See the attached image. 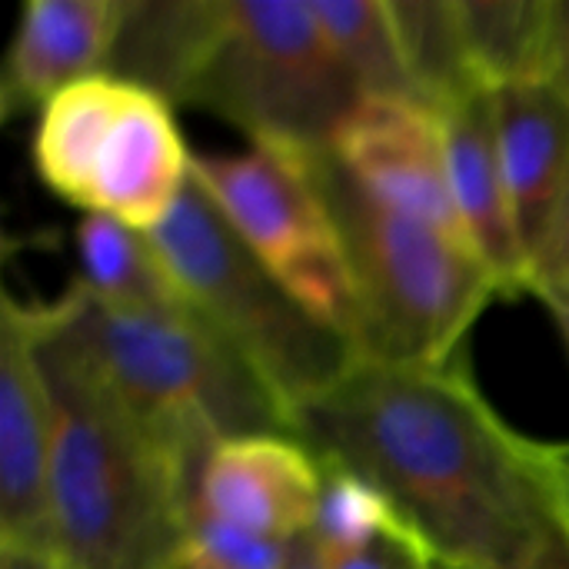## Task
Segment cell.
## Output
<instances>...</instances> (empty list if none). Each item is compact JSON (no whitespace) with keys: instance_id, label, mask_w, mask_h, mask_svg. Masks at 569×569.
I'll return each instance as SVG.
<instances>
[{"instance_id":"cell-1","label":"cell","mask_w":569,"mask_h":569,"mask_svg":"<svg viewBox=\"0 0 569 569\" xmlns=\"http://www.w3.org/2000/svg\"><path fill=\"white\" fill-rule=\"evenodd\" d=\"M293 437L380 487L433 557L467 569H569L563 447L510 430L463 360H360L293 413Z\"/></svg>"},{"instance_id":"cell-2","label":"cell","mask_w":569,"mask_h":569,"mask_svg":"<svg viewBox=\"0 0 569 569\" xmlns=\"http://www.w3.org/2000/svg\"><path fill=\"white\" fill-rule=\"evenodd\" d=\"M53 403L50 537L70 569H180L200 467L140 423L30 303Z\"/></svg>"},{"instance_id":"cell-3","label":"cell","mask_w":569,"mask_h":569,"mask_svg":"<svg viewBox=\"0 0 569 569\" xmlns=\"http://www.w3.org/2000/svg\"><path fill=\"white\" fill-rule=\"evenodd\" d=\"M40 327L190 463L240 437H293V417L257 367L190 303L113 307L80 280L37 303Z\"/></svg>"},{"instance_id":"cell-4","label":"cell","mask_w":569,"mask_h":569,"mask_svg":"<svg viewBox=\"0 0 569 569\" xmlns=\"http://www.w3.org/2000/svg\"><path fill=\"white\" fill-rule=\"evenodd\" d=\"M313 183L340 230L363 360L443 367L500 293L480 257L443 230L367 193L327 150H310Z\"/></svg>"},{"instance_id":"cell-5","label":"cell","mask_w":569,"mask_h":569,"mask_svg":"<svg viewBox=\"0 0 569 569\" xmlns=\"http://www.w3.org/2000/svg\"><path fill=\"white\" fill-rule=\"evenodd\" d=\"M150 240L183 300L257 367L290 417L363 360L270 273L193 173Z\"/></svg>"},{"instance_id":"cell-6","label":"cell","mask_w":569,"mask_h":569,"mask_svg":"<svg viewBox=\"0 0 569 569\" xmlns=\"http://www.w3.org/2000/svg\"><path fill=\"white\" fill-rule=\"evenodd\" d=\"M360 100L310 0H223L183 107L213 110L250 143L327 150Z\"/></svg>"},{"instance_id":"cell-7","label":"cell","mask_w":569,"mask_h":569,"mask_svg":"<svg viewBox=\"0 0 569 569\" xmlns=\"http://www.w3.org/2000/svg\"><path fill=\"white\" fill-rule=\"evenodd\" d=\"M33 160L67 203L147 233L190 180V150L170 103L110 73L67 87L40 110Z\"/></svg>"},{"instance_id":"cell-8","label":"cell","mask_w":569,"mask_h":569,"mask_svg":"<svg viewBox=\"0 0 569 569\" xmlns=\"http://www.w3.org/2000/svg\"><path fill=\"white\" fill-rule=\"evenodd\" d=\"M307 153L267 143H250L240 153H190V173L270 273L313 317L353 340L350 267Z\"/></svg>"},{"instance_id":"cell-9","label":"cell","mask_w":569,"mask_h":569,"mask_svg":"<svg viewBox=\"0 0 569 569\" xmlns=\"http://www.w3.org/2000/svg\"><path fill=\"white\" fill-rule=\"evenodd\" d=\"M330 153L380 203L470 247L450 193L443 123L437 110L420 100L363 97L337 130Z\"/></svg>"},{"instance_id":"cell-10","label":"cell","mask_w":569,"mask_h":569,"mask_svg":"<svg viewBox=\"0 0 569 569\" xmlns=\"http://www.w3.org/2000/svg\"><path fill=\"white\" fill-rule=\"evenodd\" d=\"M53 403L33 350L30 303L3 297L0 323V547L53 550Z\"/></svg>"},{"instance_id":"cell-11","label":"cell","mask_w":569,"mask_h":569,"mask_svg":"<svg viewBox=\"0 0 569 569\" xmlns=\"http://www.w3.org/2000/svg\"><path fill=\"white\" fill-rule=\"evenodd\" d=\"M320 463L297 437H240L213 447L193 503L263 540L290 543L313 527Z\"/></svg>"},{"instance_id":"cell-12","label":"cell","mask_w":569,"mask_h":569,"mask_svg":"<svg viewBox=\"0 0 569 569\" xmlns=\"http://www.w3.org/2000/svg\"><path fill=\"white\" fill-rule=\"evenodd\" d=\"M133 0H27L3 60L7 117L47 107L67 87L107 73Z\"/></svg>"},{"instance_id":"cell-13","label":"cell","mask_w":569,"mask_h":569,"mask_svg":"<svg viewBox=\"0 0 569 569\" xmlns=\"http://www.w3.org/2000/svg\"><path fill=\"white\" fill-rule=\"evenodd\" d=\"M447 177L463 233L500 293H533V267L520 243L510 190L497 150L493 97L480 90L440 113Z\"/></svg>"},{"instance_id":"cell-14","label":"cell","mask_w":569,"mask_h":569,"mask_svg":"<svg viewBox=\"0 0 569 569\" xmlns=\"http://www.w3.org/2000/svg\"><path fill=\"white\" fill-rule=\"evenodd\" d=\"M497 150L520 243L537 273L547 233L569 183V100L553 80L490 90Z\"/></svg>"},{"instance_id":"cell-15","label":"cell","mask_w":569,"mask_h":569,"mask_svg":"<svg viewBox=\"0 0 569 569\" xmlns=\"http://www.w3.org/2000/svg\"><path fill=\"white\" fill-rule=\"evenodd\" d=\"M223 0H133L107 73L177 107L217 30Z\"/></svg>"},{"instance_id":"cell-16","label":"cell","mask_w":569,"mask_h":569,"mask_svg":"<svg viewBox=\"0 0 569 569\" xmlns=\"http://www.w3.org/2000/svg\"><path fill=\"white\" fill-rule=\"evenodd\" d=\"M457 13L487 90L553 80L567 0H457Z\"/></svg>"},{"instance_id":"cell-17","label":"cell","mask_w":569,"mask_h":569,"mask_svg":"<svg viewBox=\"0 0 569 569\" xmlns=\"http://www.w3.org/2000/svg\"><path fill=\"white\" fill-rule=\"evenodd\" d=\"M77 280L113 307L167 310L187 303L147 230L107 213H87L77 227Z\"/></svg>"},{"instance_id":"cell-18","label":"cell","mask_w":569,"mask_h":569,"mask_svg":"<svg viewBox=\"0 0 569 569\" xmlns=\"http://www.w3.org/2000/svg\"><path fill=\"white\" fill-rule=\"evenodd\" d=\"M417 100L443 113L487 90L470 60L457 0H387Z\"/></svg>"},{"instance_id":"cell-19","label":"cell","mask_w":569,"mask_h":569,"mask_svg":"<svg viewBox=\"0 0 569 569\" xmlns=\"http://www.w3.org/2000/svg\"><path fill=\"white\" fill-rule=\"evenodd\" d=\"M360 97L417 100L387 0H310Z\"/></svg>"},{"instance_id":"cell-20","label":"cell","mask_w":569,"mask_h":569,"mask_svg":"<svg viewBox=\"0 0 569 569\" xmlns=\"http://www.w3.org/2000/svg\"><path fill=\"white\" fill-rule=\"evenodd\" d=\"M317 463H320V497H317L310 537L317 540L327 563L353 557L383 537L417 533L393 507V500L367 477L323 457H317Z\"/></svg>"},{"instance_id":"cell-21","label":"cell","mask_w":569,"mask_h":569,"mask_svg":"<svg viewBox=\"0 0 569 569\" xmlns=\"http://www.w3.org/2000/svg\"><path fill=\"white\" fill-rule=\"evenodd\" d=\"M290 543L253 537L240 527H230V523L210 517L197 503H190L187 557H193V560H203L217 569H283Z\"/></svg>"},{"instance_id":"cell-22","label":"cell","mask_w":569,"mask_h":569,"mask_svg":"<svg viewBox=\"0 0 569 569\" xmlns=\"http://www.w3.org/2000/svg\"><path fill=\"white\" fill-rule=\"evenodd\" d=\"M427 560H430L427 543L417 533H403V537H383L353 557L327 563V569H427Z\"/></svg>"},{"instance_id":"cell-23","label":"cell","mask_w":569,"mask_h":569,"mask_svg":"<svg viewBox=\"0 0 569 569\" xmlns=\"http://www.w3.org/2000/svg\"><path fill=\"white\" fill-rule=\"evenodd\" d=\"M543 277H563L569 280V183L560 207H557V217H553V227L547 233V243H543V253L537 260V273H533V283L543 280Z\"/></svg>"},{"instance_id":"cell-24","label":"cell","mask_w":569,"mask_h":569,"mask_svg":"<svg viewBox=\"0 0 569 569\" xmlns=\"http://www.w3.org/2000/svg\"><path fill=\"white\" fill-rule=\"evenodd\" d=\"M533 293L547 303V310L553 313V320H557V327H560V333H563L569 347V280L543 277V280L533 283Z\"/></svg>"},{"instance_id":"cell-25","label":"cell","mask_w":569,"mask_h":569,"mask_svg":"<svg viewBox=\"0 0 569 569\" xmlns=\"http://www.w3.org/2000/svg\"><path fill=\"white\" fill-rule=\"evenodd\" d=\"M0 569H70L53 550L37 547H0Z\"/></svg>"},{"instance_id":"cell-26","label":"cell","mask_w":569,"mask_h":569,"mask_svg":"<svg viewBox=\"0 0 569 569\" xmlns=\"http://www.w3.org/2000/svg\"><path fill=\"white\" fill-rule=\"evenodd\" d=\"M283 569H327V560H323V553H320V547H317V540L310 533H303V537H297L290 543Z\"/></svg>"},{"instance_id":"cell-27","label":"cell","mask_w":569,"mask_h":569,"mask_svg":"<svg viewBox=\"0 0 569 569\" xmlns=\"http://www.w3.org/2000/svg\"><path fill=\"white\" fill-rule=\"evenodd\" d=\"M553 83L567 93L569 100V0H567V17H563V37H560V60H557V73Z\"/></svg>"},{"instance_id":"cell-28","label":"cell","mask_w":569,"mask_h":569,"mask_svg":"<svg viewBox=\"0 0 569 569\" xmlns=\"http://www.w3.org/2000/svg\"><path fill=\"white\" fill-rule=\"evenodd\" d=\"M427 569H467V567H460V563H450V560H443V557H433V553H430Z\"/></svg>"},{"instance_id":"cell-29","label":"cell","mask_w":569,"mask_h":569,"mask_svg":"<svg viewBox=\"0 0 569 569\" xmlns=\"http://www.w3.org/2000/svg\"><path fill=\"white\" fill-rule=\"evenodd\" d=\"M180 569H217V567H210V563H203V560H193V557H187V560L180 563Z\"/></svg>"},{"instance_id":"cell-30","label":"cell","mask_w":569,"mask_h":569,"mask_svg":"<svg viewBox=\"0 0 569 569\" xmlns=\"http://www.w3.org/2000/svg\"><path fill=\"white\" fill-rule=\"evenodd\" d=\"M563 473H567V490H569V447H563Z\"/></svg>"}]
</instances>
